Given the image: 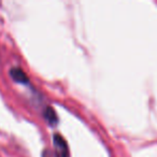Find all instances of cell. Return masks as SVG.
<instances>
[{
  "instance_id": "cell-3",
  "label": "cell",
  "mask_w": 157,
  "mask_h": 157,
  "mask_svg": "<svg viewBox=\"0 0 157 157\" xmlns=\"http://www.w3.org/2000/svg\"><path fill=\"white\" fill-rule=\"evenodd\" d=\"M44 117L48 122L50 125H56L58 123V117H57L56 112L54 111V109H52L51 107H48L44 111Z\"/></svg>"
},
{
  "instance_id": "cell-2",
  "label": "cell",
  "mask_w": 157,
  "mask_h": 157,
  "mask_svg": "<svg viewBox=\"0 0 157 157\" xmlns=\"http://www.w3.org/2000/svg\"><path fill=\"white\" fill-rule=\"evenodd\" d=\"M10 75L12 76V78H13L14 81L18 82V83H23V84L28 83V76H27V74L21 68L17 67L12 68L10 70Z\"/></svg>"
},
{
  "instance_id": "cell-1",
  "label": "cell",
  "mask_w": 157,
  "mask_h": 157,
  "mask_svg": "<svg viewBox=\"0 0 157 157\" xmlns=\"http://www.w3.org/2000/svg\"><path fill=\"white\" fill-rule=\"evenodd\" d=\"M53 143H54L55 147V154L57 157H69V147H68V143L63 136L54 135L53 137Z\"/></svg>"
},
{
  "instance_id": "cell-4",
  "label": "cell",
  "mask_w": 157,
  "mask_h": 157,
  "mask_svg": "<svg viewBox=\"0 0 157 157\" xmlns=\"http://www.w3.org/2000/svg\"><path fill=\"white\" fill-rule=\"evenodd\" d=\"M42 157H57V155L55 154V153L51 152V151L45 150L43 152V155H42Z\"/></svg>"
}]
</instances>
